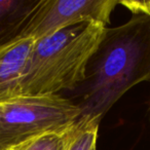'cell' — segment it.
<instances>
[{
    "label": "cell",
    "instance_id": "cell-4",
    "mask_svg": "<svg viewBox=\"0 0 150 150\" xmlns=\"http://www.w3.org/2000/svg\"><path fill=\"white\" fill-rule=\"evenodd\" d=\"M119 1L115 0H42L20 37L38 40L71 26L99 23L106 26Z\"/></svg>",
    "mask_w": 150,
    "mask_h": 150
},
{
    "label": "cell",
    "instance_id": "cell-11",
    "mask_svg": "<svg viewBox=\"0 0 150 150\" xmlns=\"http://www.w3.org/2000/svg\"><path fill=\"white\" fill-rule=\"evenodd\" d=\"M8 150H11V149H8Z\"/></svg>",
    "mask_w": 150,
    "mask_h": 150
},
{
    "label": "cell",
    "instance_id": "cell-10",
    "mask_svg": "<svg viewBox=\"0 0 150 150\" xmlns=\"http://www.w3.org/2000/svg\"><path fill=\"white\" fill-rule=\"evenodd\" d=\"M92 150H97V148H96V147H94V148H93Z\"/></svg>",
    "mask_w": 150,
    "mask_h": 150
},
{
    "label": "cell",
    "instance_id": "cell-8",
    "mask_svg": "<svg viewBox=\"0 0 150 150\" xmlns=\"http://www.w3.org/2000/svg\"><path fill=\"white\" fill-rule=\"evenodd\" d=\"M98 131L99 125H92L86 127L73 142L69 150H92L96 147Z\"/></svg>",
    "mask_w": 150,
    "mask_h": 150
},
{
    "label": "cell",
    "instance_id": "cell-2",
    "mask_svg": "<svg viewBox=\"0 0 150 150\" xmlns=\"http://www.w3.org/2000/svg\"><path fill=\"white\" fill-rule=\"evenodd\" d=\"M105 28L99 23H82L35 40L19 82L18 96L75 90L86 78L88 63Z\"/></svg>",
    "mask_w": 150,
    "mask_h": 150
},
{
    "label": "cell",
    "instance_id": "cell-7",
    "mask_svg": "<svg viewBox=\"0 0 150 150\" xmlns=\"http://www.w3.org/2000/svg\"><path fill=\"white\" fill-rule=\"evenodd\" d=\"M92 125L99 123H86L78 120L64 129L50 132L27 140L11 148V150H69L78 136Z\"/></svg>",
    "mask_w": 150,
    "mask_h": 150
},
{
    "label": "cell",
    "instance_id": "cell-5",
    "mask_svg": "<svg viewBox=\"0 0 150 150\" xmlns=\"http://www.w3.org/2000/svg\"><path fill=\"white\" fill-rule=\"evenodd\" d=\"M35 40L29 37L0 46V102L18 97L19 82Z\"/></svg>",
    "mask_w": 150,
    "mask_h": 150
},
{
    "label": "cell",
    "instance_id": "cell-3",
    "mask_svg": "<svg viewBox=\"0 0 150 150\" xmlns=\"http://www.w3.org/2000/svg\"><path fill=\"white\" fill-rule=\"evenodd\" d=\"M79 117L76 103L60 94L18 96L0 102V150L69 127Z\"/></svg>",
    "mask_w": 150,
    "mask_h": 150
},
{
    "label": "cell",
    "instance_id": "cell-9",
    "mask_svg": "<svg viewBox=\"0 0 150 150\" xmlns=\"http://www.w3.org/2000/svg\"><path fill=\"white\" fill-rule=\"evenodd\" d=\"M133 15H150V1H119Z\"/></svg>",
    "mask_w": 150,
    "mask_h": 150
},
{
    "label": "cell",
    "instance_id": "cell-6",
    "mask_svg": "<svg viewBox=\"0 0 150 150\" xmlns=\"http://www.w3.org/2000/svg\"><path fill=\"white\" fill-rule=\"evenodd\" d=\"M42 0H0V46L21 36Z\"/></svg>",
    "mask_w": 150,
    "mask_h": 150
},
{
    "label": "cell",
    "instance_id": "cell-1",
    "mask_svg": "<svg viewBox=\"0 0 150 150\" xmlns=\"http://www.w3.org/2000/svg\"><path fill=\"white\" fill-rule=\"evenodd\" d=\"M143 81H150V15H135L122 25L104 29L86 78L76 88L81 93L78 120L100 125L120 97Z\"/></svg>",
    "mask_w": 150,
    "mask_h": 150
}]
</instances>
